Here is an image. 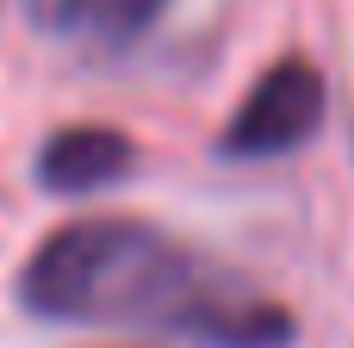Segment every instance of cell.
Returning a JSON list of instances; mask_svg holds the SVG:
<instances>
[{"label": "cell", "mask_w": 354, "mask_h": 348, "mask_svg": "<svg viewBox=\"0 0 354 348\" xmlns=\"http://www.w3.org/2000/svg\"><path fill=\"white\" fill-rule=\"evenodd\" d=\"M19 299L56 324H149L212 348L292 342V318L274 299L205 274L193 255L131 218H81L50 230L19 274Z\"/></svg>", "instance_id": "1"}, {"label": "cell", "mask_w": 354, "mask_h": 348, "mask_svg": "<svg viewBox=\"0 0 354 348\" xmlns=\"http://www.w3.org/2000/svg\"><path fill=\"white\" fill-rule=\"evenodd\" d=\"M324 125V75L305 56H280L224 131V156H286Z\"/></svg>", "instance_id": "2"}, {"label": "cell", "mask_w": 354, "mask_h": 348, "mask_svg": "<svg viewBox=\"0 0 354 348\" xmlns=\"http://www.w3.org/2000/svg\"><path fill=\"white\" fill-rule=\"evenodd\" d=\"M137 162V143L112 125H68L44 143L37 156V181L50 193H93V187H112L124 168Z\"/></svg>", "instance_id": "3"}, {"label": "cell", "mask_w": 354, "mask_h": 348, "mask_svg": "<svg viewBox=\"0 0 354 348\" xmlns=\"http://www.w3.org/2000/svg\"><path fill=\"white\" fill-rule=\"evenodd\" d=\"M44 12L87 44H131L168 12V0H44Z\"/></svg>", "instance_id": "4"}]
</instances>
